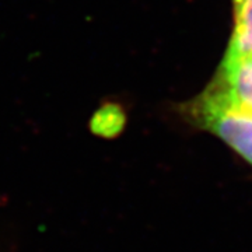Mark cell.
I'll list each match as a JSON object with an SVG mask.
<instances>
[{"label":"cell","instance_id":"obj_2","mask_svg":"<svg viewBox=\"0 0 252 252\" xmlns=\"http://www.w3.org/2000/svg\"><path fill=\"white\" fill-rule=\"evenodd\" d=\"M210 86L233 105L252 111V52L228 46L219 69V77Z\"/></svg>","mask_w":252,"mask_h":252},{"label":"cell","instance_id":"obj_4","mask_svg":"<svg viewBox=\"0 0 252 252\" xmlns=\"http://www.w3.org/2000/svg\"><path fill=\"white\" fill-rule=\"evenodd\" d=\"M234 34L230 45L243 52H252V0H233Z\"/></svg>","mask_w":252,"mask_h":252},{"label":"cell","instance_id":"obj_1","mask_svg":"<svg viewBox=\"0 0 252 252\" xmlns=\"http://www.w3.org/2000/svg\"><path fill=\"white\" fill-rule=\"evenodd\" d=\"M187 112L196 125L219 136L252 164V111L235 107L220 91L209 86L189 104Z\"/></svg>","mask_w":252,"mask_h":252},{"label":"cell","instance_id":"obj_3","mask_svg":"<svg viewBox=\"0 0 252 252\" xmlns=\"http://www.w3.org/2000/svg\"><path fill=\"white\" fill-rule=\"evenodd\" d=\"M125 112L118 104L105 102L95 109L89 121L90 132L94 136L112 139L118 136L125 126Z\"/></svg>","mask_w":252,"mask_h":252}]
</instances>
